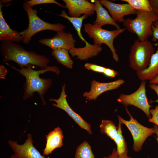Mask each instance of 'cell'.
Wrapping results in <instances>:
<instances>
[{
	"mask_svg": "<svg viewBox=\"0 0 158 158\" xmlns=\"http://www.w3.org/2000/svg\"><path fill=\"white\" fill-rule=\"evenodd\" d=\"M74 158H95L89 143L84 141L76 148Z\"/></svg>",
	"mask_w": 158,
	"mask_h": 158,
	"instance_id": "cb8c5ba5",
	"label": "cell"
},
{
	"mask_svg": "<svg viewBox=\"0 0 158 158\" xmlns=\"http://www.w3.org/2000/svg\"><path fill=\"white\" fill-rule=\"evenodd\" d=\"M102 50V48L101 46L88 43L83 47L73 48L69 50V52L73 57L77 56V59L87 60L97 55Z\"/></svg>",
	"mask_w": 158,
	"mask_h": 158,
	"instance_id": "e0dca14e",
	"label": "cell"
},
{
	"mask_svg": "<svg viewBox=\"0 0 158 158\" xmlns=\"http://www.w3.org/2000/svg\"><path fill=\"white\" fill-rule=\"evenodd\" d=\"M65 8L68 10V14L72 17H80L82 14L91 16L95 11L94 4L85 0H63Z\"/></svg>",
	"mask_w": 158,
	"mask_h": 158,
	"instance_id": "4fadbf2b",
	"label": "cell"
},
{
	"mask_svg": "<svg viewBox=\"0 0 158 158\" xmlns=\"http://www.w3.org/2000/svg\"><path fill=\"white\" fill-rule=\"evenodd\" d=\"M12 0H1L0 1V3L3 4H5L6 3H8Z\"/></svg>",
	"mask_w": 158,
	"mask_h": 158,
	"instance_id": "8d00e7d4",
	"label": "cell"
},
{
	"mask_svg": "<svg viewBox=\"0 0 158 158\" xmlns=\"http://www.w3.org/2000/svg\"><path fill=\"white\" fill-rule=\"evenodd\" d=\"M64 135L59 126L54 128L45 135L46 143L43 150L44 155H49L57 148H60L63 145Z\"/></svg>",
	"mask_w": 158,
	"mask_h": 158,
	"instance_id": "2e32d148",
	"label": "cell"
},
{
	"mask_svg": "<svg viewBox=\"0 0 158 158\" xmlns=\"http://www.w3.org/2000/svg\"><path fill=\"white\" fill-rule=\"evenodd\" d=\"M0 3V40L14 42H19L23 40L21 32L12 29L4 18L2 8L4 6Z\"/></svg>",
	"mask_w": 158,
	"mask_h": 158,
	"instance_id": "9a60e30c",
	"label": "cell"
},
{
	"mask_svg": "<svg viewBox=\"0 0 158 158\" xmlns=\"http://www.w3.org/2000/svg\"><path fill=\"white\" fill-rule=\"evenodd\" d=\"M84 67L85 68L89 70L102 73L106 68L95 64L89 63L85 64Z\"/></svg>",
	"mask_w": 158,
	"mask_h": 158,
	"instance_id": "4316f807",
	"label": "cell"
},
{
	"mask_svg": "<svg viewBox=\"0 0 158 158\" xmlns=\"http://www.w3.org/2000/svg\"><path fill=\"white\" fill-rule=\"evenodd\" d=\"M66 86L65 84H64L62 86V91L58 99L51 98L49 100L55 102L56 104L52 103L53 106L65 111L81 128L85 130L89 134H92L91 125L85 121L79 114L73 111L69 105L66 98L65 90Z\"/></svg>",
	"mask_w": 158,
	"mask_h": 158,
	"instance_id": "9c48e42d",
	"label": "cell"
},
{
	"mask_svg": "<svg viewBox=\"0 0 158 158\" xmlns=\"http://www.w3.org/2000/svg\"><path fill=\"white\" fill-rule=\"evenodd\" d=\"M9 66L13 69L18 71L26 79L23 86L24 92L23 99L26 100L33 96L34 92H37L43 104L46 105L43 96L51 86L52 81L51 78H41L40 75L48 71L53 72L58 75L61 72L57 66H49L47 68L39 70H35L32 68V65H28L26 67L21 68L20 69Z\"/></svg>",
	"mask_w": 158,
	"mask_h": 158,
	"instance_id": "6da1fadb",
	"label": "cell"
},
{
	"mask_svg": "<svg viewBox=\"0 0 158 158\" xmlns=\"http://www.w3.org/2000/svg\"><path fill=\"white\" fill-rule=\"evenodd\" d=\"M156 51L152 56L148 67L144 70L136 72L139 79L142 81L150 80L158 75V44Z\"/></svg>",
	"mask_w": 158,
	"mask_h": 158,
	"instance_id": "d6986e66",
	"label": "cell"
},
{
	"mask_svg": "<svg viewBox=\"0 0 158 158\" xmlns=\"http://www.w3.org/2000/svg\"><path fill=\"white\" fill-rule=\"evenodd\" d=\"M152 11L158 17V0H149Z\"/></svg>",
	"mask_w": 158,
	"mask_h": 158,
	"instance_id": "1f68e13d",
	"label": "cell"
},
{
	"mask_svg": "<svg viewBox=\"0 0 158 158\" xmlns=\"http://www.w3.org/2000/svg\"><path fill=\"white\" fill-rule=\"evenodd\" d=\"M8 158H19L17 156L14 154H13L11 156Z\"/></svg>",
	"mask_w": 158,
	"mask_h": 158,
	"instance_id": "74e56055",
	"label": "cell"
},
{
	"mask_svg": "<svg viewBox=\"0 0 158 158\" xmlns=\"http://www.w3.org/2000/svg\"><path fill=\"white\" fill-rule=\"evenodd\" d=\"M17 142L9 140L8 143L14 154L19 158H45L33 145L32 134H27V138L23 144L20 145Z\"/></svg>",
	"mask_w": 158,
	"mask_h": 158,
	"instance_id": "30bf717a",
	"label": "cell"
},
{
	"mask_svg": "<svg viewBox=\"0 0 158 158\" xmlns=\"http://www.w3.org/2000/svg\"><path fill=\"white\" fill-rule=\"evenodd\" d=\"M149 87L156 92L158 96V99H157L155 101H153L152 102L158 103V85L155 84H150L149 85Z\"/></svg>",
	"mask_w": 158,
	"mask_h": 158,
	"instance_id": "836d02e7",
	"label": "cell"
},
{
	"mask_svg": "<svg viewBox=\"0 0 158 158\" xmlns=\"http://www.w3.org/2000/svg\"><path fill=\"white\" fill-rule=\"evenodd\" d=\"M150 84H158V75L153 79L149 81Z\"/></svg>",
	"mask_w": 158,
	"mask_h": 158,
	"instance_id": "e575fe53",
	"label": "cell"
},
{
	"mask_svg": "<svg viewBox=\"0 0 158 158\" xmlns=\"http://www.w3.org/2000/svg\"><path fill=\"white\" fill-rule=\"evenodd\" d=\"M123 79H119L108 83H101L93 80L91 82V88L88 92H84L83 95L86 100H96L97 97L104 92L119 87L125 83Z\"/></svg>",
	"mask_w": 158,
	"mask_h": 158,
	"instance_id": "5bb4252c",
	"label": "cell"
},
{
	"mask_svg": "<svg viewBox=\"0 0 158 158\" xmlns=\"http://www.w3.org/2000/svg\"><path fill=\"white\" fill-rule=\"evenodd\" d=\"M84 27L85 32L89 37L93 39L94 44L99 46L102 44H106L111 51L114 59L118 62L119 57L114 47L113 42L115 38L124 32L126 28H125L108 30L89 23L85 24Z\"/></svg>",
	"mask_w": 158,
	"mask_h": 158,
	"instance_id": "8992f818",
	"label": "cell"
},
{
	"mask_svg": "<svg viewBox=\"0 0 158 158\" xmlns=\"http://www.w3.org/2000/svg\"><path fill=\"white\" fill-rule=\"evenodd\" d=\"M41 44L46 45L53 50L62 48L68 50L75 47L76 42L71 33L65 32L63 30L57 32L51 38H42L38 41Z\"/></svg>",
	"mask_w": 158,
	"mask_h": 158,
	"instance_id": "8fae6325",
	"label": "cell"
},
{
	"mask_svg": "<svg viewBox=\"0 0 158 158\" xmlns=\"http://www.w3.org/2000/svg\"><path fill=\"white\" fill-rule=\"evenodd\" d=\"M102 6L108 10L114 20L119 23H123L124 16L136 14L137 10L132 8L128 3L118 4L106 0L99 1Z\"/></svg>",
	"mask_w": 158,
	"mask_h": 158,
	"instance_id": "7c38bea8",
	"label": "cell"
},
{
	"mask_svg": "<svg viewBox=\"0 0 158 158\" xmlns=\"http://www.w3.org/2000/svg\"><path fill=\"white\" fill-rule=\"evenodd\" d=\"M26 1L29 6L32 7L38 4H54L61 7L65 8V6L62 5L60 3L55 0H31Z\"/></svg>",
	"mask_w": 158,
	"mask_h": 158,
	"instance_id": "484cf974",
	"label": "cell"
},
{
	"mask_svg": "<svg viewBox=\"0 0 158 158\" xmlns=\"http://www.w3.org/2000/svg\"><path fill=\"white\" fill-rule=\"evenodd\" d=\"M152 40L156 42L158 40V20L154 22L152 27Z\"/></svg>",
	"mask_w": 158,
	"mask_h": 158,
	"instance_id": "f1b7e54d",
	"label": "cell"
},
{
	"mask_svg": "<svg viewBox=\"0 0 158 158\" xmlns=\"http://www.w3.org/2000/svg\"><path fill=\"white\" fill-rule=\"evenodd\" d=\"M103 73L106 76L112 78L115 77L118 73L113 69L106 68Z\"/></svg>",
	"mask_w": 158,
	"mask_h": 158,
	"instance_id": "4dcf8cb0",
	"label": "cell"
},
{
	"mask_svg": "<svg viewBox=\"0 0 158 158\" xmlns=\"http://www.w3.org/2000/svg\"><path fill=\"white\" fill-rule=\"evenodd\" d=\"M0 51L3 63L13 61L21 68L26 67L29 65L37 66L41 69L49 66V60L45 56L34 51H28L16 42L1 41Z\"/></svg>",
	"mask_w": 158,
	"mask_h": 158,
	"instance_id": "7a4b0ae2",
	"label": "cell"
},
{
	"mask_svg": "<svg viewBox=\"0 0 158 158\" xmlns=\"http://www.w3.org/2000/svg\"><path fill=\"white\" fill-rule=\"evenodd\" d=\"M99 127L102 134H106L114 141L117 133L118 127L112 121L102 120Z\"/></svg>",
	"mask_w": 158,
	"mask_h": 158,
	"instance_id": "603a6c76",
	"label": "cell"
},
{
	"mask_svg": "<svg viewBox=\"0 0 158 158\" xmlns=\"http://www.w3.org/2000/svg\"><path fill=\"white\" fill-rule=\"evenodd\" d=\"M7 71L6 68L3 65L0 66V78L4 79L6 78Z\"/></svg>",
	"mask_w": 158,
	"mask_h": 158,
	"instance_id": "d6a6232c",
	"label": "cell"
},
{
	"mask_svg": "<svg viewBox=\"0 0 158 158\" xmlns=\"http://www.w3.org/2000/svg\"><path fill=\"white\" fill-rule=\"evenodd\" d=\"M129 4L133 9L136 10H142L152 12V10L148 0H121Z\"/></svg>",
	"mask_w": 158,
	"mask_h": 158,
	"instance_id": "d4e9b609",
	"label": "cell"
},
{
	"mask_svg": "<svg viewBox=\"0 0 158 158\" xmlns=\"http://www.w3.org/2000/svg\"><path fill=\"white\" fill-rule=\"evenodd\" d=\"M136 14L134 19H126L123 25L130 32L136 34L139 41H145L152 36V25L158 20V17L152 11L138 10Z\"/></svg>",
	"mask_w": 158,
	"mask_h": 158,
	"instance_id": "277c9868",
	"label": "cell"
},
{
	"mask_svg": "<svg viewBox=\"0 0 158 158\" xmlns=\"http://www.w3.org/2000/svg\"><path fill=\"white\" fill-rule=\"evenodd\" d=\"M22 4L27 14L29 21L28 28L21 32L22 42L24 44H28L33 35L42 31L49 30L57 32L66 28V26L61 23H51L40 18L37 16V9H33V7L29 6L26 1Z\"/></svg>",
	"mask_w": 158,
	"mask_h": 158,
	"instance_id": "3957f363",
	"label": "cell"
},
{
	"mask_svg": "<svg viewBox=\"0 0 158 158\" xmlns=\"http://www.w3.org/2000/svg\"><path fill=\"white\" fill-rule=\"evenodd\" d=\"M94 2L96 18L93 24L101 28L105 25H110L114 26L117 29H120V25L114 20L99 1L95 0Z\"/></svg>",
	"mask_w": 158,
	"mask_h": 158,
	"instance_id": "ac0fdd59",
	"label": "cell"
},
{
	"mask_svg": "<svg viewBox=\"0 0 158 158\" xmlns=\"http://www.w3.org/2000/svg\"><path fill=\"white\" fill-rule=\"evenodd\" d=\"M153 128L155 130V133H156L157 136V137H156V138L158 142V126L154 124V126Z\"/></svg>",
	"mask_w": 158,
	"mask_h": 158,
	"instance_id": "d590c367",
	"label": "cell"
},
{
	"mask_svg": "<svg viewBox=\"0 0 158 158\" xmlns=\"http://www.w3.org/2000/svg\"><path fill=\"white\" fill-rule=\"evenodd\" d=\"M146 81H142L139 87L133 93L129 95L120 94L117 101L126 107L132 105L141 110L149 119L151 118L150 108L152 106L148 102L146 95Z\"/></svg>",
	"mask_w": 158,
	"mask_h": 158,
	"instance_id": "ba28073f",
	"label": "cell"
},
{
	"mask_svg": "<svg viewBox=\"0 0 158 158\" xmlns=\"http://www.w3.org/2000/svg\"><path fill=\"white\" fill-rule=\"evenodd\" d=\"M52 55L57 61L69 69L73 68V61L69 54V50L64 49H58L53 50Z\"/></svg>",
	"mask_w": 158,
	"mask_h": 158,
	"instance_id": "ffe728a7",
	"label": "cell"
},
{
	"mask_svg": "<svg viewBox=\"0 0 158 158\" xmlns=\"http://www.w3.org/2000/svg\"><path fill=\"white\" fill-rule=\"evenodd\" d=\"M154 51L151 41L148 40L143 41L136 40L130 49L128 56L129 66L136 72L144 70L149 66Z\"/></svg>",
	"mask_w": 158,
	"mask_h": 158,
	"instance_id": "5b68a950",
	"label": "cell"
},
{
	"mask_svg": "<svg viewBox=\"0 0 158 158\" xmlns=\"http://www.w3.org/2000/svg\"><path fill=\"white\" fill-rule=\"evenodd\" d=\"M150 112L152 116L148 121L158 126V106L156 105L154 109H150Z\"/></svg>",
	"mask_w": 158,
	"mask_h": 158,
	"instance_id": "83f0119b",
	"label": "cell"
},
{
	"mask_svg": "<svg viewBox=\"0 0 158 158\" xmlns=\"http://www.w3.org/2000/svg\"><path fill=\"white\" fill-rule=\"evenodd\" d=\"M118 121L117 133L114 141L116 145L117 152L120 156L127 155L128 151L126 143L123 135L121 129L122 124L119 120Z\"/></svg>",
	"mask_w": 158,
	"mask_h": 158,
	"instance_id": "7402d4cb",
	"label": "cell"
},
{
	"mask_svg": "<svg viewBox=\"0 0 158 158\" xmlns=\"http://www.w3.org/2000/svg\"><path fill=\"white\" fill-rule=\"evenodd\" d=\"M103 158H132L131 157L126 156H121L118 154L116 149L114 148L113 149L111 153L107 157H105Z\"/></svg>",
	"mask_w": 158,
	"mask_h": 158,
	"instance_id": "f546056e",
	"label": "cell"
},
{
	"mask_svg": "<svg viewBox=\"0 0 158 158\" xmlns=\"http://www.w3.org/2000/svg\"><path fill=\"white\" fill-rule=\"evenodd\" d=\"M57 15L64 18L70 21L76 30L78 35L80 39L83 41L85 42V44L88 43L83 37L81 32L83 22L84 20L87 18L88 16H87L83 15L81 16L78 18L72 17L68 15L64 10H62L61 13Z\"/></svg>",
	"mask_w": 158,
	"mask_h": 158,
	"instance_id": "44dd1931",
	"label": "cell"
},
{
	"mask_svg": "<svg viewBox=\"0 0 158 158\" xmlns=\"http://www.w3.org/2000/svg\"><path fill=\"white\" fill-rule=\"evenodd\" d=\"M126 113L130 117L129 121L125 120L118 115V120L125 125L130 132L133 139V149L135 152H138L142 149V147L146 139L153 134L155 133L154 128H149L139 123L134 118L128 109L125 107Z\"/></svg>",
	"mask_w": 158,
	"mask_h": 158,
	"instance_id": "52a82bcc",
	"label": "cell"
}]
</instances>
